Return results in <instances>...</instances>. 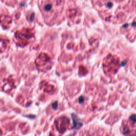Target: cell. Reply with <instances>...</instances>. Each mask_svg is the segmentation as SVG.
<instances>
[{
	"mask_svg": "<svg viewBox=\"0 0 136 136\" xmlns=\"http://www.w3.org/2000/svg\"><path fill=\"white\" fill-rule=\"evenodd\" d=\"M121 131L125 136H136V114H132L123 121Z\"/></svg>",
	"mask_w": 136,
	"mask_h": 136,
	"instance_id": "cell-1",
	"label": "cell"
},
{
	"mask_svg": "<svg viewBox=\"0 0 136 136\" xmlns=\"http://www.w3.org/2000/svg\"><path fill=\"white\" fill-rule=\"evenodd\" d=\"M103 67L106 73L110 74L115 73L120 67L119 59L115 56L109 55L104 60Z\"/></svg>",
	"mask_w": 136,
	"mask_h": 136,
	"instance_id": "cell-2",
	"label": "cell"
},
{
	"mask_svg": "<svg viewBox=\"0 0 136 136\" xmlns=\"http://www.w3.org/2000/svg\"><path fill=\"white\" fill-rule=\"evenodd\" d=\"M70 123L69 119L65 117L61 118L58 120L57 128L58 129L60 132L63 133L65 131H66L67 129L70 126Z\"/></svg>",
	"mask_w": 136,
	"mask_h": 136,
	"instance_id": "cell-3",
	"label": "cell"
},
{
	"mask_svg": "<svg viewBox=\"0 0 136 136\" xmlns=\"http://www.w3.org/2000/svg\"><path fill=\"white\" fill-rule=\"evenodd\" d=\"M16 36L18 39H21L24 42H27L33 36V34L29 29H26L23 31H19L16 33Z\"/></svg>",
	"mask_w": 136,
	"mask_h": 136,
	"instance_id": "cell-4",
	"label": "cell"
},
{
	"mask_svg": "<svg viewBox=\"0 0 136 136\" xmlns=\"http://www.w3.org/2000/svg\"><path fill=\"white\" fill-rule=\"evenodd\" d=\"M0 52H2L4 49H6L7 47V43L6 40L4 39H0Z\"/></svg>",
	"mask_w": 136,
	"mask_h": 136,
	"instance_id": "cell-5",
	"label": "cell"
},
{
	"mask_svg": "<svg viewBox=\"0 0 136 136\" xmlns=\"http://www.w3.org/2000/svg\"><path fill=\"white\" fill-rule=\"evenodd\" d=\"M76 117H77L76 116L74 115V117H72V118L73 120V122L75 123V124H74L75 128H77V129H79L82 126V123L80 122H79L78 120H76Z\"/></svg>",
	"mask_w": 136,
	"mask_h": 136,
	"instance_id": "cell-6",
	"label": "cell"
},
{
	"mask_svg": "<svg viewBox=\"0 0 136 136\" xmlns=\"http://www.w3.org/2000/svg\"><path fill=\"white\" fill-rule=\"evenodd\" d=\"M57 106H58V104H57V103L56 102V103H55L54 104V105H53V107L54 108L55 106V108H56L57 107Z\"/></svg>",
	"mask_w": 136,
	"mask_h": 136,
	"instance_id": "cell-7",
	"label": "cell"
}]
</instances>
